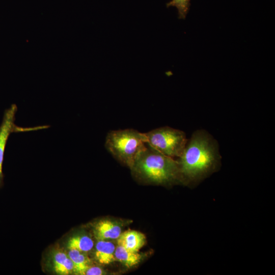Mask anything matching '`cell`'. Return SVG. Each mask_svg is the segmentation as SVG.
I'll return each instance as SVG.
<instances>
[{
	"mask_svg": "<svg viewBox=\"0 0 275 275\" xmlns=\"http://www.w3.org/2000/svg\"><path fill=\"white\" fill-rule=\"evenodd\" d=\"M220 155L216 141L204 130H197L187 142L177 160L181 180L196 183L215 171Z\"/></svg>",
	"mask_w": 275,
	"mask_h": 275,
	"instance_id": "cell-1",
	"label": "cell"
},
{
	"mask_svg": "<svg viewBox=\"0 0 275 275\" xmlns=\"http://www.w3.org/2000/svg\"><path fill=\"white\" fill-rule=\"evenodd\" d=\"M140 178L157 184H171L181 180L179 164L147 144L130 168Z\"/></svg>",
	"mask_w": 275,
	"mask_h": 275,
	"instance_id": "cell-2",
	"label": "cell"
},
{
	"mask_svg": "<svg viewBox=\"0 0 275 275\" xmlns=\"http://www.w3.org/2000/svg\"><path fill=\"white\" fill-rule=\"evenodd\" d=\"M146 146L145 133L133 129L112 130L105 138V147L107 151L130 168Z\"/></svg>",
	"mask_w": 275,
	"mask_h": 275,
	"instance_id": "cell-3",
	"label": "cell"
},
{
	"mask_svg": "<svg viewBox=\"0 0 275 275\" xmlns=\"http://www.w3.org/2000/svg\"><path fill=\"white\" fill-rule=\"evenodd\" d=\"M145 134L147 145L172 158L181 155L187 142L183 131L168 126L153 129Z\"/></svg>",
	"mask_w": 275,
	"mask_h": 275,
	"instance_id": "cell-4",
	"label": "cell"
},
{
	"mask_svg": "<svg viewBox=\"0 0 275 275\" xmlns=\"http://www.w3.org/2000/svg\"><path fill=\"white\" fill-rule=\"evenodd\" d=\"M17 111V107L15 104H12L9 108L6 109L0 126V186L2 184L3 179V163L5 150L11 133L38 130L49 127V126L47 125L32 127H21L17 126L14 123Z\"/></svg>",
	"mask_w": 275,
	"mask_h": 275,
	"instance_id": "cell-5",
	"label": "cell"
},
{
	"mask_svg": "<svg viewBox=\"0 0 275 275\" xmlns=\"http://www.w3.org/2000/svg\"><path fill=\"white\" fill-rule=\"evenodd\" d=\"M145 235L141 232L128 230L121 233L117 238L118 245L132 252L138 251L145 245Z\"/></svg>",
	"mask_w": 275,
	"mask_h": 275,
	"instance_id": "cell-6",
	"label": "cell"
},
{
	"mask_svg": "<svg viewBox=\"0 0 275 275\" xmlns=\"http://www.w3.org/2000/svg\"><path fill=\"white\" fill-rule=\"evenodd\" d=\"M121 233L120 226L108 219L99 221L94 228L95 236L98 240L117 239Z\"/></svg>",
	"mask_w": 275,
	"mask_h": 275,
	"instance_id": "cell-7",
	"label": "cell"
},
{
	"mask_svg": "<svg viewBox=\"0 0 275 275\" xmlns=\"http://www.w3.org/2000/svg\"><path fill=\"white\" fill-rule=\"evenodd\" d=\"M115 250L116 247L113 242L98 240L95 246V258L100 264L108 265L116 260Z\"/></svg>",
	"mask_w": 275,
	"mask_h": 275,
	"instance_id": "cell-8",
	"label": "cell"
},
{
	"mask_svg": "<svg viewBox=\"0 0 275 275\" xmlns=\"http://www.w3.org/2000/svg\"><path fill=\"white\" fill-rule=\"evenodd\" d=\"M53 268L58 274L67 275L74 271V265L72 260L63 252L59 251L53 256Z\"/></svg>",
	"mask_w": 275,
	"mask_h": 275,
	"instance_id": "cell-9",
	"label": "cell"
},
{
	"mask_svg": "<svg viewBox=\"0 0 275 275\" xmlns=\"http://www.w3.org/2000/svg\"><path fill=\"white\" fill-rule=\"evenodd\" d=\"M115 256L116 260L127 267L138 264L142 258L138 252L129 251L119 245L116 248Z\"/></svg>",
	"mask_w": 275,
	"mask_h": 275,
	"instance_id": "cell-10",
	"label": "cell"
},
{
	"mask_svg": "<svg viewBox=\"0 0 275 275\" xmlns=\"http://www.w3.org/2000/svg\"><path fill=\"white\" fill-rule=\"evenodd\" d=\"M68 256L73 263L74 272L78 274H85L90 266L89 259L82 252L76 250H70Z\"/></svg>",
	"mask_w": 275,
	"mask_h": 275,
	"instance_id": "cell-11",
	"label": "cell"
},
{
	"mask_svg": "<svg viewBox=\"0 0 275 275\" xmlns=\"http://www.w3.org/2000/svg\"><path fill=\"white\" fill-rule=\"evenodd\" d=\"M94 246L93 240L87 235H79L71 237L67 243L69 250H76L81 252H87Z\"/></svg>",
	"mask_w": 275,
	"mask_h": 275,
	"instance_id": "cell-12",
	"label": "cell"
},
{
	"mask_svg": "<svg viewBox=\"0 0 275 275\" xmlns=\"http://www.w3.org/2000/svg\"><path fill=\"white\" fill-rule=\"evenodd\" d=\"M167 6L176 7L178 10L179 18L185 19L189 10L190 0H172L167 4Z\"/></svg>",
	"mask_w": 275,
	"mask_h": 275,
	"instance_id": "cell-13",
	"label": "cell"
},
{
	"mask_svg": "<svg viewBox=\"0 0 275 275\" xmlns=\"http://www.w3.org/2000/svg\"><path fill=\"white\" fill-rule=\"evenodd\" d=\"M103 270L97 266H90L86 271V275H101L104 274Z\"/></svg>",
	"mask_w": 275,
	"mask_h": 275,
	"instance_id": "cell-14",
	"label": "cell"
}]
</instances>
